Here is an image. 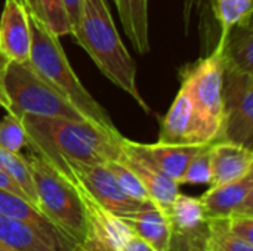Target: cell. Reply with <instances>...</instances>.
Wrapping results in <instances>:
<instances>
[{
    "label": "cell",
    "mask_w": 253,
    "mask_h": 251,
    "mask_svg": "<svg viewBox=\"0 0 253 251\" xmlns=\"http://www.w3.org/2000/svg\"><path fill=\"white\" fill-rule=\"evenodd\" d=\"M0 215L21 220L55 251H73L74 243L68 240L37 207L28 200L0 188Z\"/></svg>",
    "instance_id": "obj_14"
},
{
    "label": "cell",
    "mask_w": 253,
    "mask_h": 251,
    "mask_svg": "<svg viewBox=\"0 0 253 251\" xmlns=\"http://www.w3.org/2000/svg\"><path fill=\"white\" fill-rule=\"evenodd\" d=\"M165 215L169 222L166 251L209 250V217L200 198L178 194Z\"/></svg>",
    "instance_id": "obj_9"
},
{
    "label": "cell",
    "mask_w": 253,
    "mask_h": 251,
    "mask_svg": "<svg viewBox=\"0 0 253 251\" xmlns=\"http://www.w3.org/2000/svg\"><path fill=\"white\" fill-rule=\"evenodd\" d=\"M18 1H21V3H22V0H18Z\"/></svg>",
    "instance_id": "obj_35"
},
{
    "label": "cell",
    "mask_w": 253,
    "mask_h": 251,
    "mask_svg": "<svg viewBox=\"0 0 253 251\" xmlns=\"http://www.w3.org/2000/svg\"><path fill=\"white\" fill-rule=\"evenodd\" d=\"M181 86L188 92L208 141L216 142L224 120V62L222 46L181 72Z\"/></svg>",
    "instance_id": "obj_6"
},
{
    "label": "cell",
    "mask_w": 253,
    "mask_h": 251,
    "mask_svg": "<svg viewBox=\"0 0 253 251\" xmlns=\"http://www.w3.org/2000/svg\"><path fill=\"white\" fill-rule=\"evenodd\" d=\"M202 3V0H185V16H190L191 10L197 7Z\"/></svg>",
    "instance_id": "obj_33"
},
{
    "label": "cell",
    "mask_w": 253,
    "mask_h": 251,
    "mask_svg": "<svg viewBox=\"0 0 253 251\" xmlns=\"http://www.w3.org/2000/svg\"><path fill=\"white\" fill-rule=\"evenodd\" d=\"M30 19L33 28V46L28 61L34 70L56 92L71 102L87 121L107 129H116L105 108L89 93L76 75L62 49L59 36L52 33L37 18L30 15Z\"/></svg>",
    "instance_id": "obj_3"
},
{
    "label": "cell",
    "mask_w": 253,
    "mask_h": 251,
    "mask_svg": "<svg viewBox=\"0 0 253 251\" xmlns=\"http://www.w3.org/2000/svg\"><path fill=\"white\" fill-rule=\"evenodd\" d=\"M211 164L212 179L209 185H225L252 173L253 152L243 145L218 141L211 146Z\"/></svg>",
    "instance_id": "obj_15"
},
{
    "label": "cell",
    "mask_w": 253,
    "mask_h": 251,
    "mask_svg": "<svg viewBox=\"0 0 253 251\" xmlns=\"http://www.w3.org/2000/svg\"><path fill=\"white\" fill-rule=\"evenodd\" d=\"M73 251H114L101 237H98L95 232L87 231L86 238L83 243L77 244Z\"/></svg>",
    "instance_id": "obj_29"
},
{
    "label": "cell",
    "mask_w": 253,
    "mask_h": 251,
    "mask_svg": "<svg viewBox=\"0 0 253 251\" xmlns=\"http://www.w3.org/2000/svg\"><path fill=\"white\" fill-rule=\"evenodd\" d=\"M209 232L211 251H253V244L228 231L227 219H209Z\"/></svg>",
    "instance_id": "obj_24"
},
{
    "label": "cell",
    "mask_w": 253,
    "mask_h": 251,
    "mask_svg": "<svg viewBox=\"0 0 253 251\" xmlns=\"http://www.w3.org/2000/svg\"><path fill=\"white\" fill-rule=\"evenodd\" d=\"M108 170L113 173L114 179L117 180L119 186L133 200L141 201V203H153L150 200V195L147 189L144 188L142 182L139 178L120 160H110L105 163Z\"/></svg>",
    "instance_id": "obj_25"
},
{
    "label": "cell",
    "mask_w": 253,
    "mask_h": 251,
    "mask_svg": "<svg viewBox=\"0 0 253 251\" xmlns=\"http://www.w3.org/2000/svg\"><path fill=\"white\" fill-rule=\"evenodd\" d=\"M65 178L98 206L116 216L133 213L154 206L130 198L117 183L105 164H74L68 167Z\"/></svg>",
    "instance_id": "obj_8"
},
{
    "label": "cell",
    "mask_w": 253,
    "mask_h": 251,
    "mask_svg": "<svg viewBox=\"0 0 253 251\" xmlns=\"http://www.w3.org/2000/svg\"><path fill=\"white\" fill-rule=\"evenodd\" d=\"M27 145L62 176L74 164H105L122 152L123 135L117 129L96 126L86 120L44 118L24 115Z\"/></svg>",
    "instance_id": "obj_1"
},
{
    "label": "cell",
    "mask_w": 253,
    "mask_h": 251,
    "mask_svg": "<svg viewBox=\"0 0 253 251\" xmlns=\"http://www.w3.org/2000/svg\"><path fill=\"white\" fill-rule=\"evenodd\" d=\"M138 237L145 240L157 251L168 250L169 222L163 210L156 206L119 216Z\"/></svg>",
    "instance_id": "obj_19"
},
{
    "label": "cell",
    "mask_w": 253,
    "mask_h": 251,
    "mask_svg": "<svg viewBox=\"0 0 253 251\" xmlns=\"http://www.w3.org/2000/svg\"><path fill=\"white\" fill-rule=\"evenodd\" d=\"M27 145L25 130L19 118L12 114L0 118V148L19 152Z\"/></svg>",
    "instance_id": "obj_27"
},
{
    "label": "cell",
    "mask_w": 253,
    "mask_h": 251,
    "mask_svg": "<svg viewBox=\"0 0 253 251\" xmlns=\"http://www.w3.org/2000/svg\"><path fill=\"white\" fill-rule=\"evenodd\" d=\"M6 59L0 55V108L9 111V99L4 90V71H6Z\"/></svg>",
    "instance_id": "obj_31"
},
{
    "label": "cell",
    "mask_w": 253,
    "mask_h": 251,
    "mask_svg": "<svg viewBox=\"0 0 253 251\" xmlns=\"http://www.w3.org/2000/svg\"><path fill=\"white\" fill-rule=\"evenodd\" d=\"M224 120L218 141L233 142L252 149L253 72L224 68Z\"/></svg>",
    "instance_id": "obj_7"
},
{
    "label": "cell",
    "mask_w": 253,
    "mask_h": 251,
    "mask_svg": "<svg viewBox=\"0 0 253 251\" xmlns=\"http://www.w3.org/2000/svg\"><path fill=\"white\" fill-rule=\"evenodd\" d=\"M67 12H68V18L71 22V31L73 27L76 25L77 19H79V13H80V6H82V0H64Z\"/></svg>",
    "instance_id": "obj_32"
},
{
    "label": "cell",
    "mask_w": 253,
    "mask_h": 251,
    "mask_svg": "<svg viewBox=\"0 0 253 251\" xmlns=\"http://www.w3.org/2000/svg\"><path fill=\"white\" fill-rule=\"evenodd\" d=\"M125 163L142 182L144 188L147 189L150 200L156 207L160 210H166L175 197L179 194V183L160 172L154 164H151L147 158H144L136 148L133 146L132 141L123 138L122 141V152L119 158Z\"/></svg>",
    "instance_id": "obj_12"
},
{
    "label": "cell",
    "mask_w": 253,
    "mask_h": 251,
    "mask_svg": "<svg viewBox=\"0 0 253 251\" xmlns=\"http://www.w3.org/2000/svg\"><path fill=\"white\" fill-rule=\"evenodd\" d=\"M209 219H228L233 216H253V172L245 178L211 186L200 198Z\"/></svg>",
    "instance_id": "obj_13"
},
{
    "label": "cell",
    "mask_w": 253,
    "mask_h": 251,
    "mask_svg": "<svg viewBox=\"0 0 253 251\" xmlns=\"http://www.w3.org/2000/svg\"><path fill=\"white\" fill-rule=\"evenodd\" d=\"M37 209L68 238L74 246L83 243L89 222L83 201L76 186L37 155L28 157Z\"/></svg>",
    "instance_id": "obj_4"
},
{
    "label": "cell",
    "mask_w": 253,
    "mask_h": 251,
    "mask_svg": "<svg viewBox=\"0 0 253 251\" xmlns=\"http://www.w3.org/2000/svg\"><path fill=\"white\" fill-rule=\"evenodd\" d=\"M0 251H13L12 249H9V247H6V246H3L1 243H0Z\"/></svg>",
    "instance_id": "obj_34"
},
{
    "label": "cell",
    "mask_w": 253,
    "mask_h": 251,
    "mask_svg": "<svg viewBox=\"0 0 253 251\" xmlns=\"http://www.w3.org/2000/svg\"><path fill=\"white\" fill-rule=\"evenodd\" d=\"M211 146L206 145L197 155L191 158L185 167L182 176L179 178V185H206L212 179V164H211Z\"/></svg>",
    "instance_id": "obj_26"
},
{
    "label": "cell",
    "mask_w": 253,
    "mask_h": 251,
    "mask_svg": "<svg viewBox=\"0 0 253 251\" xmlns=\"http://www.w3.org/2000/svg\"><path fill=\"white\" fill-rule=\"evenodd\" d=\"M208 251H211V250H208Z\"/></svg>",
    "instance_id": "obj_36"
},
{
    "label": "cell",
    "mask_w": 253,
    "mask_h": 251,
    "mask_svg": "<svg viewBox=\"0 0 253 251\" xmlns=\"http://www.w3.org/2000/svg\"><path fill=\"white\" fill-rule=\"evenodd\" d=\"M0 188L1 189H6V191H10V192H13V194H16V195H19V197H24L25 200H28L27 197H25V194L22 192V189L10 179V176L0 167Z\"/></svg>",
    "instance_id": "obj_30"
},
{
    "label": "cell",
    "mask_w": 253,
    "mask_h": 251,
    "mask_svg": "<svg viewBox=\"0 0 253 251\" xmlns=\"http://www.w3.org/2000/svg\"><path fill=\"white\" fill-rule=\"evenodd\" d=\"M157 142L173 145L211 143L196 114L193 101L182 86L166 115L162 118Z\"/></svg>",
    "instance_id": "obj_10"
},
{
    "label": "cell",
    "mask_w": 253,
    "mask_h": 251,
    "mask_svg": "<svg viewBox=\"0 0 253 251\" xmlns=\"http://www.w3.org/2000/svg\"><path fill=\"white\" fill-rule=\"evenodd\" d=\"M222 46L224 68L242 72H253V25L252 22L236 25L227 34L219 36Z\"/></svg>",
    "instance_id": "obj_18"
},
{
    "label": "cell",
    "mask_w": 253,
    "mask_h": 251,
    "mask_svg": "<svg viewBox=\"0 0 253 251\" xmlns=\"http://www.w3.org/2000/svg\"><path fill=\"white\" fill-rule=\"evenodd\" d=\"M125 34L139 55L150 52L148 0H113Z\"/></svg>",
    "instance_id": "obj_17"
},
{
    "label": "cell",
    "mask_w": 253,
    "mask_h": 251,
    "mask_svg": "<svg viewBox=\"0 0 253 251\" xmlns=\"http://www.w3.org/2000/svg\"><path fill=\"white\" fill-rule=\"evenodd\" d=\"M0 167L10 176V179L22 189L28 201L37 207V197L34 191L33 176L28 158L21 155L19 152H12L0 148Z\"/></svg>",
    "instance_id": "obj_22"
},
{
    "label": "cell",
    "mask_w": 253,
    "mask_h": 251,
    "mask_svg": "<svg viewBox=\"0 0 253 251\" xmlns=\"http://www.w3.org/2000/svg\"><path fill=\"white\" fill-rule=\"evenodd\" d=\"M136 151L154 164L160 172L175 179L176 182L182 176L185 167L194 155H197L206 145H173V143H139L133 142Z\"/></svg>",
    "instance_id": "obj_16"
},
{
    "label": "cell",
    "mask_w": 253,
    "mask_h": 251,
    "mask_svg": "<svg viewBox=\"0 0 253 251\" xmlns=\"http://www.w3.org/2000/svg\"><path fill=\"white\" fill-rule=\"evenodd\" d=\"M28 13L56 36H71V22L64 0H22Z\"/></svg>",
    "instance_id": "obj_21"
},
{
    "label": "cell",
    "mask_w": 253,
    "mask_h": 251,
    "mask_svg": "<svg viewBox=\"0 0 253 251\" xmlns=\"http://www.w3.org/2000/svg\"><path fill=\"white\" fill-rule=\"evenodd\" d=\"M227 226L233 235L253 244V216L240 215V216L228 217Z\"/></svg>",
    "instance_id": "obj_28"
},
{
    "label": "cell",
    "mask_w": 253,
    "mask_h": 251,
    "mask_svg": "<svg viewBox=\"0 0 253 251\" xmlns=\"http://www.w3.org/2000/svg\"><path fill=\"white\" fill-rule=\"evenodd\" d=\"M0 243L13 251H55L27 223L0 215Z\"/></svg>",
    "instance_id": "obj_20"
},
{
    "label": "cell",
    "mask_w": 253,
    "mask_h": 251,
    "mask_svg": "<svg viewBox=\"0 0 253 251\" xmlns=\"http://www.w3.org/2000/svg\"><path fill=\"white\" fill-rule=\"evenodd\" d=\"M33 28L30 13L18 0H4L0 16V55L6 62L24 64L30 59Z\"/></svg>",
    "instance_id": "obj_11"
},
{
    "label": "cell",
    "mask_w": 253,
    "mask_h": 251,
    "mask_svg": "<svg viewBox=\"0 0 253 251\" xmlns=\"http://www.w3.org/2000/svg\"><path fill=\"white\" fill-rule=\"evenodd\" d=\"M71 36L105 78L133 98L147 114L151 112L136 86V62L122 41L107 0H82Z\"/></svg>",
    "instance_id": "obj_2"
},
{
    "label": "cell",
    "mask_w": 253,
    "mask_h": 251,
    "mask_svg": "<svg viewBox=\"0 0 253 251\" xmlns=\"http://www.w3.org/2000/svg\"><path fill=\"white\" fill-rule=\"evenodd\" d=\"M215 18L221 27V36L230 28L252 22L253 0H209Z\"/></svg>",
    "instance_id": "obj_23"
},
{
    "label": "cell",
    "mask_w": 253,
    "mask_h": 251,
    "mask_svg": "<svg viewBox=\"0 0 253 251\" xmlns=\"http://www.w3.org/2000/svg\"><path fill=\"white\" fill-rule=\"evenodd\" d=\"M4 90L9 99L7 114H12L19 120L24 115L86 120L71 102L56 92L34 70L30 61L24 64H6Z\"/></svg>",
    "instance_id": "obj_5"
}]
</instances>
